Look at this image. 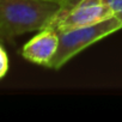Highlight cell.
Here are the masks:
<instances>
[{"label": "cell", "mask_w": 122, "mask_h": 122, "mask_svg": "<svg viewBox=\"0 0 122 122\" xmlns=\"http://www.w3.org/2000/svg\"><path fill=\"white\" fill-rule=\"evenodd\" d=\"M65 6L60 0H0V36L12 38L49 28Z\"/></svg>", "instance_id": "6da1fadb"}, {"label": "cell", "mask_w": 122, "mask_h": 122, "mask_svg": "<svg viewBox=\"0 0 122 122\" xmlns=\"http://www.w3.org/2000/svg\"><path fill=\"white\" fill-rule=\"evenodd\" d=\"M120 29H122V22L112 16L92 25L57 31L59 47L48 67L53 70L61 68L81 50Z\"/></svg>", "instance_id": "7a4b0ae2"}, {"label": "cell", "mask_w": 122, "mask_h": 122, "mask_svg": "<svg viewBox=\"0 0 122 122\" xmlns=\"http://www.w3.org/2000/svg\"><path fill=\"white\" fill-rule=\"evenodd\" d=\"M112 16V11L103 3V0H79L72 9H66L65 6L49 28L57 32L92 25Z\"/></svg>", "instance_id": "3957f363"}, {"label": "cell", "mask_w": 122, "mask_h": 122, "mask_svg": "<svg viewBox=\"0 0 122 122\" xmlns=\"http://www.w3.org/2000/svg\"><path fill=\"white\" fill-rule=\"evenodd\" d=\"M59 47V35L51 28L40 30V32L28 41L23 49L22 55L30 62L49 66Z\"/></svg>", "instance_id": "277c9868"}, {"label": "cell", "mask_w": 122, "mask_h": 122, "mask_svg": "<svg viewBox=\"0 0 122 122\" xmlns=\"http://www.w3.org/2000/svg\"><path fill=\"white\" fill-rule=\"evenodd\" d=\"M7 70H9V59L5 50L0 46V79L6 74Z\"/></svg>", "instance_id": "5b68a950"}, {"label": "cell", "mask_w": 122, "mask_h": 122, "mask_svg": "<svg viewBox=\"0 0 122 122\" xmlns=\"http://www.w3.org/2000/svg\"><path fill=\"white\" fill-rule=\"evenodd\" d=\"M103 3L112 11L114 16L122 11V0H103Z\"/></svg>", "instance_id": "8992f818"}, {"label": "cell", "mask_w": 122, "mask_h": 122, "mask_svg": "<svg viewBox=\"0 0 122 122\" xmlns=\"http://www.w3.org/2000/svg\"><path fill=\"white\" fill-rule=\"evenodd\" d=\"M60 1H66V0H60Z\"/></svg>", "instance_id": "52a82bcc"}]
</instances>
